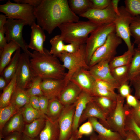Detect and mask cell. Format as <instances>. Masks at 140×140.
Returning a JSON list of instances; mask_svg holds the SVG:
<instances>
[{
    "instance_id": "6da1fadb",
    "label": "cell",
    "mask_w": 140,
    "mask_h": 140,
    "mask_svg": "<svg viewBox=\"0 0 140 140\" xmlns=\"http://www.w3.org/2000/svg\"><path fill=\"white\" fill-rule=\"evenodd\" d=\"M37 24L49 34L61 24L79 21L78 16L71 10L67 0H42L34 7Z\"/></svg>"
},
{
    "instance_id": "7a4b0ae2",
    "label": "cell",
    "mask_w": 140,
    "mask_h": 140,
    "mask_svg": "<svg viewBox=\"0 0 140 140\" xmlns=\"http://www.w3.org/2000/svg\"><path fill=\"white\" fill-rule=\"evenodd\" d=\"M30 57L31 65L37 76L43 79L65 78L67 73L63 64L57 57L51 54L46 48H44L43 53L34 51Z\"/></svg>"
},
{
    "instance_id": "3957f363",
    "label": "cell",
    "mask_w": 140,
    "mask_h": 140,
    "mask_svg": "<svg viewBox=\"0 0 140 140\" xmlns=\"http://www.w3.org/2000/svg\"><path fill=\"white\" fill-rule=\"evenodd\" d=\"M99 26L89 20L65 23L58 27L64 41L69 43L78 42L84 44L86 43L88 35Z\"/></svg>"
},
{
    "instance_id": "277c9868",
    "label": "cell",
    "mask_w": 140,
    "mask_h": 140,
    "mask_svg": "<svg viewBox=\"0 0 140 140\" xmlns=\"http://www.w3.org/2000/svg\"><path fill=\"white\" fill-rule=\"evenodd\" d=\"M124 99L118 94L116 107L107 118L109 129L119 133L124 140L126 135V118L130 110V108L124 104Z\"/></svg>"
},
{
    "instance_id": "5b68a950",
    "label": "cell",
    "mask_w": 140,
    "mask_h": 140,
    "mask_svg": "<svg viewBox=\"0 0 140 140\" xmlns=\"http://www.w3.org/2000/svg\"><path fill=\"white\" fill-rule=\"evenodd\" d=\"M85 44H82L79 49L74 53L64 52L59 57L65 68L68 70L65 79L66 85L70 81L73 74L77 70L84 68L89 69L86 59Z\"/></svg>"
},
{
    "instance_id": "8992f818",
    "label": "cell",
    "mask_w": 140,
    "mask_h": 140,
    "mask_svg": "<svg viewBox=\"0 0 140 140\" xmlns=\"http://www.w3.org/2000/svg\"><path fill=\"white\" fill-rule=\"evenodd\" d=\"M114 32L115 25L112 23L100 25L91 33L85 44L86 59L88 65L95 52L105 43L109 35Z\"/></svg>"
},
{
    "instance_id": "52a82bcc",
    "label": "cell",
    "mask_w": 140,
    "mask_h": 140,
    "mask_svg": "<svg viewBox=\"0 0 140 140\" xmlns=\"http://www.w3.org/2000/svg\"><path fill=\"white\" fill-rule=\"evenodd\" d=\"M34 8L28 4L13 3L9 0L5 4L0 5V11L5 14L7 19L23 20L31 26L36 20Z\"/></svg>"
},
{
    "instance_id": "ba28073f",
    "label": "cell",
    "mask_w": 140,
    "mask_h": 140,
    "mask_svg": "<svg viewBox=\"0 0 140 140\" xmlns=\"http://www.w3.org/2000/svg\"><path fill=\"white\" fill-rule=\"evenodd\" d=\"M122 42L115 32L109 34L105 43L93 53L89 64V67L103 60L110 61L115 57L117 49Z\"/></svg>"
},
{
    "instance_id": "9c48e42d",
    "label": "cell",
    "mask_w": 140,
    "mask_h": 140,
    "mask_svg": "<svg viewBox=\"0 0 140 140\" xmlns=\"http://www.w3.org/2000/svg\"><path fill=\"white\" fill-rule=\"evenodd\" d=\"M119 15L117 16L114 22L115 32L117 35L125 43L128 50L134 53V44H132L130 25L133 17L126 10L125 7H119Z\"/></svg>"
},
{
    "instance_id": "30bf717a",
    "label": "cell",
    "mask_w": 140,
    "mask_h": 140,
    "mask_svg": "<svg viewBox=\"0 0 140 140\" xmlns=\"http://www.w3.org/2000/svg\"><path fill=\"white\" fill-rule=\"evenodd\" d=\"M27 25L24 20L8 18L4 25L5 38L8 43L13 41L19 46L24 53L29 55L30 57L32 53L28 49V45L25 42L22 36L23 27Z\"/></svg>"
},
{
    "instance_id": "8fae6325",
    "label": "cell",
    "mask_w": 140,
    "mask_h": 140,
    "mask_svg": "<svg viewBox=\"0 0 140 140\" xmlns=\"http://www.w3.org/2000/svg\"><path fill=\"white\" fill-rule=\"evenodd\" d=\"M30 57L24 53H21L16 71L17 85L25 90L31 87L37 76L31 65Z\"/></svg>"
},
{
    "instance_id": "7c38bea8",
    "label": "cell",
    "mask_w": 140,
    "mask_h": 140,
    "mask_svg": "<svg viewBox=\"0 0 140 140\" xmlns=\"http://www.w3.org/2000/svg\"><path fill=\"white\" fill-rule=\"evenodd\" d=\"M75 110L74 103L65 106L58 120L60 130L58 140H68L72 136Z\"/></svg>"
},
{
    "instance_id": "4fadbf2b",
    "label": "cell",
    "mask_w": 140,
    "mask_h": 140,
    "mask_svg": "<svg viewBox=\"0 0 140 140\" xmlns=\"http://www.w3.org/2000/svg\"><path fill=\"white\" fill-rule=\"evenodd\" d=\"M117 16L111 4L103 9L91 8L79 16L86 18L89 21L100 25L114 23Z\"/></svg>"
},
{
    "instance_id": "5bb4252c",
    "label": "cell",
    "mask_w": 140,
    "mask_h": 140,
    "mask_svg": "<svg viewBox=\"0 0 140 140\" xmlns=\"http://www.w3.org/2000/svg\"><path fill=\"white\" fill-rule=\"evenodd\" d=\"M70 81L77 85L82 91L92 95L95 80L91 74L89 69L84 68L78 69L72 75Z\"/></svg>"
},
{
    "instance_id": "9a60e30c",
    "label": "cell",
    "mask_w": 140,
    "mask_h": 140,
    "mask_svg": "<svg viewBox=\"0 0 140 140\" xmlns=\"http://www.w3.org/2000/svg\"><path fill=\"white\" fill-rule=\"evenodd\" d=\"M110 61L108 60H102L90 67L89 71L95 80L104 81L119 87L111 74L109 65Z\"/></svg>"
},
{
    "instance_id": "2e32d148",
    "label": "cell",
    "mask_w": 140,
    "mask_h": 140,
    "mask_svg": "<svg viewBox=\"0 0 140 140\" xmlns=\"http://www.w3.org/2000/svg\"><path fill=\"white\" fill-rule=\"evenodd\" d=\"M66 86L65 79L46 78L43 79L41 88L43 95L49 100L58 98Z\"/></svg>"
},
{
    "instance_id": "e0dca14e",
    "label": "cell",
    "mask_w": 140,
    "mask_h": 140,
    "mask_svg": "<svg viewBox=\"0 0 140 140\" xmlns=\"http://www.w3.org/2000/svg\"><path fill=\"white\" fill-rule=\"evenodd\" d=\"M91 118L98 119L100 123L110 129L107 121V115L93 100L87 105L80 118L79 125L87 119Z\"/></svg>"
},
{
    "instance_id": "ac0fdd59",
    "label": "cell",
    "mask_w": 140,
    "mask_h": 140,
    "mask_svg": "<svg viewBox=\"0 0 140 140\" xmlns=\"http://www.w3.org/2000/svg\"><path fill=\"white\" fill-rule=\"evenodd\" d=\"M93 98L89 93L82 91L74 103L75 110L72 128L73 133L77 132L81 116L88 104L93 100Z\"/></svg>"
},
{
    "instance_id": "d6986e66",
    "label": "cell",
    "mask_w": 140,
    "mask_h": 140,
    "mask_svg": "<svg viewBox=\"0 0 140 140\" xmlns=\"http://www.w3.org/2000/svg\"><path fill=\"white\" fill-rule=\"evenodd\" d=\"M31 28L30 41L28 45V48L41 53H44L43 43L46 38L44 30L35 22L31 26Z\"/></svg>"
},
{
    "instance_id": "ffe728a7",
    "label": "cell",
    "mask_w": 140,
    "mask_h": 140,
    "mask_svg": "<svg viewBox=\"0 0 140 140\" xmlns=\"http://www.w3.org/2000/svg\"><path fill=\"white\" fill-rule=\"evenodd\" d=\"M82 91L77 85L70 81L61 92L58 98L64 106L71 105L75 103Z\"/></svg>"
},
{
    "instance_id": "44dd1931",
    "label": "cell",
    "mask_w": 140,
    "mask_h": 140,
    "mask_svg": "<svg viewBox=\"0 0 140 140\" xmlns=\"http://www.w3.org/2000/svg\"><path fill=\"white\" fill-rule=\"evenodd\" d=\"M92 123L94 130L98 134V140H124L118 133L104 126L97 119L91 118L88 119Z\"/></svg>"
},
{
    "instance_id": "7402d4cb",
    "label": "cell",
    "mask_w": 140,
    "mask_h": 140,
    "mask_svg": "<svg viewBox=\"0 0 140 140\" xmlns=\"http://www.w3.org/2000/svg\"><path fill=\"white\" fill-rule=\"evenodd\" d=\"M25 123L20 110L13 116L5 125L0 131L3 137L7 135L16 132H23Z\"/></svg>"
},
{
    "instance_id": "603a6c76",
    "label": "cell",
    "mask_w": 140,
    "mask_h": 140,
    "mask_svg": "<svg viewBox=\"0 0 140 140\" xmlns=\"http://www.w3.org/2000/svg\"><path fill=\"white\" fill-rule=\"evenodd\" d=\"M60 130L58 121H53L48 117L44 128L40 133L39 140H58Z\"/></svg>"
},
{
    "instance_id": "cb8c5ba5",
    "label": "cell",
    "mask_w": 140,
    "mask_h": 140,
    "mask_svg": "<svg viewBox=\"0 0 140 140\" xmlns=\"http://www.w3.org/2000/svg\"><path fill=\"white\" fill-rule=\"evenodd\" d=\"M20 47L18 44L13 41H11L0 52V74L10 61L13 54Z\"/></svg>"
},
{
    "instance_id": "d4e9b609",
    "label": "cell",
    "mask_w": 140,
    "mask_h": 140,
    "mask_svg": "<svg viewBox=\"0 0 140 140\" xmlns=\"http://www.w3.org/2000/svg\"><path fill=\"white\" fill-rule=\"evenodd\" d=\"M46 119L39 118L30 123L25 124L23 133L32 138L38 137L44 127Z\"/></svg>"
},
{
    "instance_id": "484cf974",
    "label": "cell",
    "mask_w": 140,
    "mask_h": 140,
    "mask_svg": "<svg viewBox=\"0 0 140 140\" xmlns=\"http://www.w3.org/2000/svg\"><path fill=\"white\" fill-rule=\"evenodd\" d=\"M20 48L18 49L10 61L0 74L9 83L12 79L17 69L21 54Z\"/></svg>"
},
{
    "instance_id": "4316f807",
    "label": "cell",
    "mask_w": 140,
    "mask_h": 140,
    "mask_svg": "<svg viewBox=\"0 0 140 140\" xmlns=\"http://www.w3.org/2000/svg\"><path fill=\"white\" fill-rule=\"evenodd\" d=\"M30 98L26 90L17 85L12 96L10 104L20 109L30 103Z\"/></svg>"
},
{
    "instance_id": "83f0119b",
    "label": "cell",
    "mask_w": 140,
    "mask_h": 140,
    "mask_svg": "<svg viewBox=\"0 0 140 140\" xmlns=\"http://www.w3.org/2000/svg\"><path fill=\"white\" fill-rule=\"evenodd\" d=\"M20 110L25 124L30 123L38 118H48L46 115L41 111L33 108L30 103L21 108Z\"/></svg>"
},
{
    "instance_id": "f1b7e54d",
    "label": "cell",
    "mask_w": 140,
    "mask_h": 140,
    "mask_svg": "<svg viewBox=\"0 0 140 140\" xmlns=\"http://www.w3.org/2000/svg\"><path fill=\"white\" fill-rule=\"evenodd\" d=\"M64 106L58 98L49 100L46 116L53 121H58Z\"/></svg>"
},
{
    "instance_id": "f546056e",
    "label": "cell",
    "mask_w": 140,
    "mask_h": 140,
    "mask_svg": "<svg viewBox=\"0 0 140 140\" xmlns=\"http://www.w3.org/2000/svg\"><path fill=\"white\" fill-rule=\"evenodd\" d=\"M17 86L16 71L14 76L3 90L0 97V108L10 104L11 99Z\"/></svg>"
},
{
    "instance_id": "4dcf8cb0",
    "label": "cell",
    "mask_w": 140,
    "mask_h": 140,
    "mask_svg": "<svg viewBox=\"0 0 140 140\" xmlns=\"http://www.w3.org/2000/svg\"><path fill=\"white\" fill-rule=\"evenodd\" d=\"M68 1L72 11L79 16L92 8L90 0H69Z\"/></svg>"
},
{
    "instance_id": "1f68e13d",
    "label": "cell",
    "mask_w": 140,
    "mask_h": 140,
    "mask_svg": "<svg viewBox=\"0 0 140 140\" xmlns=\"http://www.w3.org/2000/svg\"><path fill=\"white\" fill-rule=\"evenodd\" d=\"M93 100L108 116L114 110L116 101L103 97L93 96Z\"/></svg>"
},
{
    "instance_id": "d6a6232c",
    "label": "cell",
    "mask_w": 140,
    "mask_h": 140,
    "mask_svg": "<svg viewBox=\"0 0 140 140\" xmlns=\"http://www.w3.org/2000/svg\"><path fill=\"white\" fill-rule=\"evenodd\" d=\"M130 64L117 67L111 70V74L119 86L129 81Z\"/></svg>"
},
{
    "instance_id": "836d02e7",
    "label": "cell",
    "mask_w": 140,
    "mask_h": 140,
    "mask_svg": "<svg viewBox=\"0 0 140 140\" xmlns=\"http://www.w3.org/2000/svg\"><path fill=\"white\" fill-rule=\"evenodd\" d=\"M133 54V53L128 50L122 55L114 57L109 64L110 69L130 64Z\"/></svg>"
},
{
    "instance_id": "e575fe53",
    "label": "cell",
    "mask_w": 140,
    "mask_h": 140,
    "mask_svg": "<svg viewBox=\"0 0 140 140\" xmlns=\"http://www.w3.org/2000/svg\"><path fill=\"white\" fill-rule=\"evenodd\" d=\"M20 109L11 104L5 107L0 108V131H2L8 121L18 113Z\"/></svg>"
},
{
    "instance_id": "d590c367",
    "label": "cell",
    "mask_w": 140,
    "mask_h": 140,
    "mask_svg": "<svg viewBox=\"0 0 140 140\" xmlns=\"http://www.w3.org/2000/svg\"><path fill=\"white\" fill-rule=\"evenodd\" d=\"M140 74V49H134L132 59L130 65L129 80L130 81L135 76Z\"/></svg>"
},
{
    "instance_id": "8d00e7d4",
    "label": "cell",
    "mask_w": 140,
    "mask_h": 140,
    "mask_svg": "<svg viewBox=\"0 0 140 140\" xmlns=\"http://www.w3.org/2000/svg\"><path fill=\"white\" fill-rule=\"evenodd\" d=\"M60 34L57 35L50 40L51 47L50 53L57 57H59L64 52L65 44Z\"/></svg>"
},
{
    "instance_id": "74e56055",
    "label": "cell",
    "mask_w": 140,
    "mask_h": 140,
    "mask_svg": "<svg viewBox=\"0 0 140 140\" xmlns=\"http://www.w3.org/2000/svg\"><path fill=\"white\" fill-rule=\"evenodd\" d=\"M131 36L134 39V44H140V16L133 17L130 25Z\"/></svg>"
},
{
    "instance_id": "f35d334b",
    "label": "cell",
    "mask_w": 140,
    "mask_h": 140,
    "mask_svg": "<svg viewBox=\"0 0 140 140\" xmlns=\"http://www.w3.org/2000/svg\"><path fill=\"white\" fill-rule=\"evenodd\" d=\"M42 80L41 77L37 76L34 79L31 87L26 90L30 97L33 96L39 97L43 95L41 88Z\"/></svg>"
},
{
    "instance_id": "ab89813d",
    "label": "cell",
    "mask_w": 140,
    "mask_h": 140,
    "mask_svg": "<svg viewBox=\"0 0 140 140\" xmlns=\"http://www.w3.org/2000/svg\"><path fill=\"white\" fill-rule=\"evenodd\" d=\"M125 8L133 16L140 15V0H125Z\"/></svg>"
},
{
    "instance_id": "60d3db41",
    "label": "cell",
    "mask_w": 140,
    "mask_h": 140,
    "mask_svg": "<svg viewBox=\"0 0 140 140\" xmlns=\"http://www.w3.org/2000/svg\"><path fill=\"white\" fill-rule=\"evenodd\" d=\"M118 95L115 91L100 88L94 86L92 93L93 96L105 97L115 101L117 100Z\"/></svg>"
},
{
    "instance_id": "b9f144b4",
    "label": "cell",
    "mask_w": 140,
    "mask_h": 140,
    "mask_svg": "<svg viewBox=\"0 0 140 140\" xmlns=\"http://www.w3.org/2000/svg\"><path fill=\"white\" fill-rule=\"evenodd\" d=\"M94 130L93 125L89 121L81 125L78 129L77 136L79 139L81 138L83 135H91Z\"/></svg>"
},
{
    "instance_id": "7bdbcfd3",
    "label": "cell",
    "mask_w": 140,
    "mask_h": 140,
    "mask_svg": "<svg viewBox=\"0 0 140 140\" xmlns=\"http://www.w3.org/2000/svg\"><path fill=\"white\" fill-rule=\"evenodd\" d=\"M127 116L125 123L126 130H130L133 131L140 140V127L135 123L130 114H128Z\"/></svg>"
},
{
    "instance_id": "ee69618b",
    "label": "cell",
    "mask_w": 140,
    "mask_h": 140,
    "mask_svg": "<svg viewBox=\"0 0 140 140\" xmlns=\"http://www.w3.org/2000/svg\"><path fill=\"white\" fill-rule=\"evenodd\" d=\"M94 86L100 88L112 91H115V89H118L119 87L118 86L110 83L99 80H95Z\"/></svg>"
},
{
    "instance_id": "f6af8a7d",
    "label": "cell",
    "mask_w": 140,
    "mask_h": 140,
    "mask_svg": "<svg viewBox=\"0 0 140 140\" xmlns=\"http://www.w3.org/2000/svg\"><path fill=\"white\" fill-rule=\"evenodd\" d=\"M130 113L131 117L135 123L140 127V100L136 107L130 108Z\"/></svg>"
},
{
    "instance_id": "bcb514c9",
    "label": "cell",
    "mask_w": 140,
    "mask_h": 140,
    "mask_svg": "<svg viewBox=\"0 0 140 140\" xmlns=\"http://www.w3.org/2000/svg\"><path fill=\"white\" fill-rule=\"evenodd\" d=\"M92 8L97 9L106 8L111 4L110 0H90Z\"/></svg>"
},
{
    "instance_id": "7dc6e473",
    "label": "cell",
    "mask_w": 140,
    "mask_h": 140,
    "mask_svg": "<svg viewBox=\"0 0 140 140\" xmlns=\"http://www.w3.org/2000/svg\"><path fill=\"white\" fill-rule=\"evenodd\" d=\"M135 90L134 96L140 100V74L135 76L130 81Z\"/></svg>"
},
{
    "instance_id": "c3c4849f",
    "label": "cell",
    "mask_w": 140,
    "mask_h": 140,
    "mask_svg": "<svg viewBox=\"0 0 140 140\" xmlns=\"http://www.w3.org/2000/svg\"><path fill=\"white\" fill-rule=\"evenodd\" d=\"M82 44H83L79 42H73L69 44H65L64 51L70 53H75L79 50Z\"/></svg>"
},
{
    "instance_id": "681fc988",
    "label": "cell",
    "mask_w": 140,
    "mask_h": 140,
    "mask_svg": "<svg viewBox=\"0 0 140 140\" xmlns=\"http://www.w3.org/2000/svg\"><path fill=\"white\" fill-rule=\"evenodd\" d=\"M117 89L119 93L118 94L124 99L127 96L131 94V88L128 82L120 85Z\"/></svg>"
},
{
    "instance_id": "f907efd6",
    "label": "cell",
    "mask_w": 140,
    "mask_h": 140,
    "mask_svg": "<svg viewBox=\"0 0 140 140\" xmlns=\"http://www.w3.org/2000/svg\"><path fill=\"white\" fill-rule=\"evenodd\" d=\"M41 112L46 115L49 100L43 95L38 97Z\"/></svg>"
},
{
    "instance_id": "816d5d0a",
    "label": "cell",
    "mask_w": 140,
    "mask_h": 140,
    "mask_svg": "<svg viewBox=\"0 0 140 140\" xmlns=\"http://www.w3.org/2000/svg\"><path fill=\"white\" fill-rule=\"evenodd\" d=\"M125 99L126 104L130 108L136 107L138 104L139 100L131 94L127 96Z\"/></svg>"
},
{
    "instance_id": "f5cc1de1",
    "label": "cell",
    "mask_w": 140,
    "mask_h": 140,
    "mask_svg": "<svg viewBox=\"0 0 140 140\" xmlns=\"http://www.w3.org/2000/svg\"><path fill=\"white\" fill-rule=\"evenodd\" d=\"M23 134L20 132H13L4 137L2 140H21Z\"/></svg>"
},
{
    "instance_id": "db71d44e",
    "label": "cell",
    "mask_w": 140,
    "mask_h": 140,
    "mask_svg": "<svg viewBox=\"0 0 140 140\" xmlns=\"http://www.w3.org/2000/svg\"><path fill=\"white\" fill-rule=\"evenodd\" d=\"M16 3L29 5L34 7L39 6L41 4V0H14Z\"/></svg>"
},
{
    "instance_id": "11a10c76",
    "label": "cell",
    "mask_w": 140,
    "mask_h": 140,
    "mask_svg": "<svg viewBox=\"0 0 140 140\" xmlns=\"http://www.w3.org/2000/svg\"><path fill=\"white\" fill-rule=\"evenodd\" d=\"M5 32L4 27L3 29L0 30V52L3 50L8 43L4 36Z\"/></svg>"
},
{
    "instance_id": "9f6ffc18",
    "label": "cell",
    "mask_w": 140,
    "mask_h": 140,
    "mask_svg": "<svg viewBox=\"0 0 140 140\" xmlns=\"http://www.w3.org/2000/svg\"><path fill=\"white\" fill-rule=\"evenodd\" d=\"M29 103L34 109L41 111L38 96H33L30 97Z\"/></svg>"
},
{
    "instance_id": "6f0895ef",
    "label": "cell",
    "mask_w": 140,
    "mask_h": 140,
    "mask_svg": "<svg viewBox=\"0 0 140 140\" xmlns=\"http://www.w3.org/2000/svg\"><path fill=\"white\" fill-rule=\"evenodd\" d=\"M126 135L124 140H139L136 134L130 130H126Z\"/></svg>"
},
{
    "instance_id": "680465c9",
    "label": "cell",
    "mask_w": 140,
    "mask_h": 140,
    "mask_svg": "<svg viewBox=\"0 0 140 140\" xmlns=\"http://www.w3.org/2000/svg\"><path fill=\"white\" fill-rule=\"evenodd\" d=\"M120 1L119 0H111V5L113 9L117 15H119V11L118 4Z\"/></svg>"
},
{
    "instance_id": "91938a15",
    "label": "cell",
    "mask_w": 140,
    "mask_h": 140,
    "mask_svg": "<svg viewBox=\"0 0 140 140\" xmlns=\"http://www.w3.org/2000/svg\"><path fill=\"white\" fill-rule=\"evenodd\" d=\"M7 18L5 15L2 14L0 15V30L3 29L6 23Z\"/></svg>"
},
{
    "instance_id": "94428289",
    "label": "cell",
    "mask_w": 140,
    "mask_h": 140,
    "mask_svg": "<svg viewBox=\"0 0 140 140\" xmlns=\"http://www.w3.org/2000/svg\"><path fill=\"white\" fill-rule=\"evenodd\" d=\"M8 83L5 78L2 76L1 75L0 77V90H3L6 87Z\"/></svg>"
},
{
    "instance_id": "6125c7cd",
    "label": "cell",
    "mask_w": 140,
    "mask_h": 140,
    "mask_svg": "<svg viewBox=\"0 0 140 140\" xmlns=\"http://www.w3.org/2000/svg\"><path fill=\"white\" fill-rule=\"evenodd\" d=\"M23 134L21 140H39V136L36 138H32L27 136L23 133Z\"/></svg>"
},
{
    "instance_id": "be15d7a7",
    "label": "cell",
    "mask_w": 140,
    "mask_h": 140,
    "mask_svg": "<svg viewBox=\"0 0 140 140\" xmlns=\"http://www.w3.org/2000/svg\"><path fill=\"white\" fill-rule=\"evenodd\" d=\"M89 140H98L97 135L95 133L93 132L90 135Z\"/></svg>"
},
{
    "instance_id": "e7e4bbea",
    "label": "cell",
    "mask_w": 140,
    "mask_h": 140,
    "mask_svg": "<svg viewBox=\"0 0 140 140\" xmlns=\"http://www.w3.org/2000/svg\"><path fill=\"white\" fill-rule=\"evenodd\" d=\"M77 133H73L72 136L68 140H79L77 136Z\"/></svg>"
},
{
    "instance_id": "03108f58",
    "label": "cell",
    "mask_w": 140,
    "mask_h": 140,
    "mask_svg": "<svg viewBox=\"0 0 140 140\" xmlns=\"http://www.w3.org/2000/svg\"><path fill=\"white\" fill-rule=\"evenodd\" d=\"M137 48L140 49V44L137 45Z\"/></svg>"
}]
</instances>
